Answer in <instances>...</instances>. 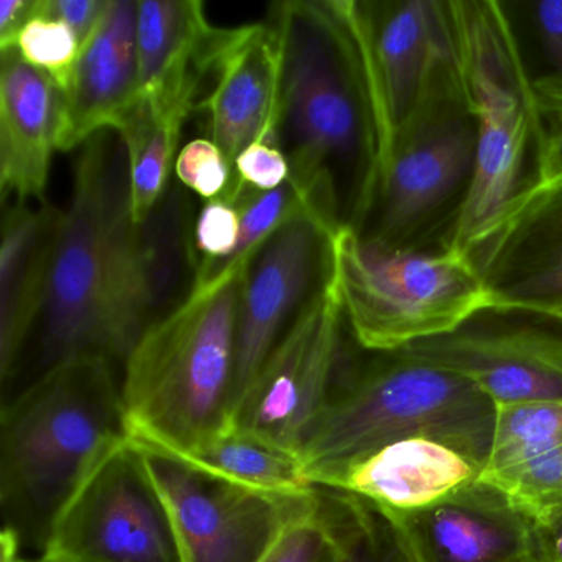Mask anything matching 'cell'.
I'll return each mask as SVG.
<instances>
[{"instance_id": "cell-1", "label": "cell", "mask_w": 562, "mask_h": 562, "mask_svg": "<svg viewBox=\"0 0 562 562\" xmlns=\"http://www.w3.org/2000/svg\"><path fill=\"white\" fill-rule=\"evenodd\" d=\"M159 321L134 220L126 146L116 131L80 147L44 312L11 380V400L48 371L85 358L126 363Z\"/></svg>"}, {"instance_id": "cell-2", "label": "cell", "mask_w": 562, "mask_h": 562, "mask_svg": "<svg viewBox=\"0 0 562 562\" xmlns=\"http://www.w3.org/2000/svg\"><path fill=\"white\" fill-rule=\"evenodd\" d=\"M269 18L281 37L276 144L328 228L360 232L380 179L381 137L347 0H291Z\"/></svg>"}, {"instance_id": "cell-3", "label": "cell", "mask_w": 562, "mask_h": 562, "mask_svg": "<svg viewBox=\"0 0 562 562\" xmlns=\"http://www.w3.org/2000/svg\"><path fill=\"white\" fill-rule=\"evenodd\" d=\"M130 440L116 364L101 358L61 364L4 401L0 499L22 548L42 555L71 496Z\"/></svg>"}, {"instance_id": "cell-4", "label": "cell", "mask_w": 562, "mask_h": 562, "mask_svg": "<svg viewBox=\"0 0 562 562\" xmlns=\"http://www.w3.org/2000/svg\"><path fill=\"white\" fill-rule=\"evenodd\" d=\"M246 269L192 289L131 351L121 390L137 446L182 456L228 427Z\"/></svg>"}, {"instance_id": "cell-5", "label": "cell", "mask_w": 562, "mask_h": 562, "mask_svg": "<svg viewBox=\"0 0 562 562\" xmlns=\"http://www.w3.org/2000/svg\"><path fill=\"white\" fill-rule=\"evenodd\" d=\"M364 353L347 364L302 443L312 482L378 447L414 437L449 443L485 472L496 420V403L485 391L404 350Z\"/></svg>"}, {"instance_id": "cell-6", "label": "cell", "mask_w": 562, "mask_h": 562, "mask_svg": "<svg viewBox=\"0 0 562 562\" xmlns=\"http://www.w3.org/2000/svg\"><path fill=\"white\" fill-rule=\"evenodd\" d=\"M457 67L476 123L472 189L450 238L469 256L535 183L538 150L532 81L508 9L498 0H450Z\"/></svg>"}, {"instance_id": "cell-7", "label": "cell", "mask_w": 562, "mask_h": 562, "mask_svg": "<svg viewBox=\"0 0 562 562\" xmlns=\"http://www.w3.org/2000/svg\"><path fill=\"white\" fill-rule=\"evenodd\" d=\"M476 140L475 117L456 58L391 144L373 205L355 233L393 249L449 248L472 189Z\"/></svg>"}, {"instance_id": "cell-8", "label": "cell", "mask_w": 562, "mask_h": 562, "mask_svg": "<svg viewBox=\"0 0 562 562\" xmlns=\"http://www.w3.org/2000/svg\"><path fill=\"white\" fill-rule=\"evenodd\" d=\"M334 269L361 350L396 351L449 334L493 302L469 256L386 248L350 228L335 233Z\"/></svg>"}, {"instance_id": "cell-9", "label": "cell", "mask_w": 562, "mask_h": 562, "mask_svg": "<svg viewBox=\"0 0 562 562\" xmlns=\"http://www.w3.org/2000/svg\"><path fill=\"white\" fill-rule=\"evenodd\" d=\"M140 450L172 521L182 562H262L291 526L317 512L318 486L307 495L256 492L169 453Z\"/></svg>"}, {"instance_id": "cell-10", "label": "cell", "mask_w": 562, "mask_h": 562, "mask_svg": "<svg viewBox=\"0 0 562 562\" xmlns=\"http://www.w3.org/2000/svg\"><path fill=\"white\" fill-rule=\"evenodd\" d=\"M54 562H182L166 505L133 440L108 453L52 526Z\"/></svg>"}, {"instance_id": "cell-11", "label": "cell", "mask_w": 562, "mask_h": 562, "mask_svg": "<svg viewBox=\"0 0 562 562\" xmlns=\"http://www.w3.org/2000/svg\"><path fill=\"white\" fill-rule=\"evenodd\" d=\"M345 330L331 269L233 407L228 427L301 456L308 430L330 400Z\"/></svg>"}, {"instance_id": "cell-12", "label": "cell", "mask_w": 562, "mask_h": 562, "mask_svg": "<svg viewBox=\"0 0 562 562\" xmlns=\"http://www.w3.org/2000/svg\"><path fill=\"white\" fill-rule=\"evenodd\" d=\"M473 381L496 406L562 403V312L490 302L452 331L401 348Z\"/></svg>"}, {"instance_id": "cell-13", "label": "cell", "mask_w": 562, "mask_h": 562, "mask_svg": "<svg viewBox=\"0 0 562 562\" xmlns=\"http://www.w3.org/2000/svg\"><path fill=\"white\" fill-rule=\"evenodd\" d=\"M347 8L376 111L381 170L397 134L456 65L450 0H347Z\"/></svg>"}, {"instance_id": "cell-14", "label": "cell", "mask_w": 562, "mask_h": 562, "mask_svg": "<svg viewBox=\"0 0 562 562\" xmlns=\"http://www.w3.org/2000/svg\"><path fill=\"white\" fill-rule=\"evenodd\" d=\"M335 229L311 213L274 233L246 269L236 325L232 411L334 269Z\"/></svg>"}, {"instance_id": "cell-15", "label": "cell", "mask_w": 562, "mask_h": 562, "mask_svg": "<svg viewBox=\"0 0 562 562\" xmlns=\"http://www.w3.org/2000/svg\"><path fill=\"white\" fill-rule=\"evenodd\" d=\"M387 516L411 562H549L538 516L486 480L427 508Z\"/></svg>"}, {"instance_id": "cell-16", "label": "cell", "mask_w": 562, "mask_h": 562, "mask_svg": "<svg viewBox=\"0 0 562 562\" xmlns=\"http://www.w3.org/2000/svg\"><path fill=\"white\" fill-rule=\"evenodd\" d=\"M469 258L493 302L562 312V183H532Z\"/></svg>"}, {"instance_id": "cell-17", "label": "cell", "mask_w": 562, "mask_h": 562, "mask_svg": "<svg viewBox=\"0 0 562 562\" xmlns=\"http://www.w3.org/2000/svg\"><path fill=\"white\" fill-rule=\"evenodd\" d=\"M210 93L200 108L209 113L212 140L232 167L258 140L276 144L281 93V37L271 18L223 29Z\"/></svg>"}, {"instance_id": "cell-18", "label": "cell", "mask_w": 562, "mask_h": 562, "mask_svg": "<svg viewBox=\"0 0 562 562\" xmlns=\"http://www.w3.org/2000/svg\"><path fill=\"white\" fill-rule=\"evenodd\" d=\"M58 150L80 149L104 131H120L139 97L137 2L108 0L61 90Z\"/></svg>"}, {"instance_id": "cell-19", "label": "cell", "mask_w": 562, "mask_h": 562, "mask_svg": "<svg viewBox=\"0 0 562 562\" xmlns=\"http://www.w3.org/2000/svg\"><path fill=\"white\" fill-rule=\"evenodd\" d=\"M483 475V467L449 443L396 440L315 476V486L358 496L387 515L417 512Z\"/></svg>"}, {"instance_id": "cell-20", "label": "cell", "mask_w": 562, "mask_h": 562, "mask_svg": "<svg viewBox=\"0 0 562 562\" xmlns=\"http://www.w3.org/2000/svg\"><path fill=\"white\" fill-rule=\"evenodd\" d=\"M222 31L199 0L137 2L139 98L189 117L212 78Z\"/></svg>"}, {"instance_id": "cell-21", "label": "cell", "mask_w": 562, "mask_h": 562, "mask_svg": "<svg viewBox=\"0 0 562 562\" xmlns=\"http://www.w3.org/2000/svg\"><path fill=\"white\" fill-rule=\"evenodd\" d=\"M64 93L18 48L0 52V192L2 202L44 200L58 150Z\"/></svg>"}, {"instance_id": "cell-22", "label": "cell", "mask_w": 562, "mask_h": 562, "mask_svg": "<svg viewBox=\"0 0 562 562\" xmlns=\"http://www.w3.org/2000/svg\"><path fill=\"white\" fill-rule=\"evenodd\" d=\"M65 212L42 200L12 202L2 213L0 245V378L18 370L44 312Z\"/></svg>"}, {"instance_id": "cell-23", "label": "cell", "mask_w": 562, "mask_h": 562, "mask_svg": "<svg viewBox=\"0 0 562 562\" xmlns=\"http://www.w3.org/2000/svg\"><path fill=\"white\" fill-rule=\"evenodd\" d=\"M187 465L256 492L307 495L317 486L297 453L226 427L182 456Z\"/></svg>"}, {"instance_id": "cell-24", "label": "cell", "mask_w": 562, "mask_h": 562, "mask_svg": "<svg viewBox=\"0 0 562 562\" xmlns=\"http://www.w3.org/2000/svg\"><path fill=\"white\" fill-rule=\"evenodd\" d=\"M186 123L187 117L137 97L123 126L116 131L126 146L136 223H143L154 212L170 187Z\"/></svg>"}, {"instance_id": "cell-25", "label": "cell", "mask_w": 562, "mask_h": 562, "mask_svg": "<svg viewBox=\"0 0 562 562\" xmlns=\"http://www.w3.org/2000/svg\"><path fill=\"white\" fill-rule=\"evenodd\" d=\"M321 512L338 562H411L396 522L358 496L318 486Z\"/></svg>"}, {"instance_id": "cell-26", "label": "cell", "mask_w": 562, "mask_h": 562, "mask_svg": "<svg viewBox=\"0 0 562 562\" xmlns=\"http://www.w3.org/2000/svg\"><path fill=\"white\" fill-rule=\"evenodd\" d=\"M559 447H562V403L499 404L492 452L483 473L522 465Z\"/></svg>"}, {"instance_id": "cell-27", "label": "cell", "mask_w": 562, "mask_h": 562, "mask_svg": "<svg viewBox=\"0 0 562 562\" xmlns=\"http://www.w3.org/2000/svg\"><path fill=\"white\" fill-rule=\"evenodd\" d=\"M15 48L31 67L47 74L64 90L80 57L81 44L67 24L37 11L19 34Z\"/></svg>"}, {"instance_id": "cell-28", "label": "cell", "mask_w": 562, "mask_h": 562, "mask_svg": "<svg viewBox=\"0 0 562 562\" xmlns=\"http://www.w3.org/2000/svg\"><path fill=\"white\" fill-rule=\"evenodd\" d=\"M480 479L495 483L515 496L538 518L562 512V447L522 465L483 473Z\"/></svg>"}, {"instance_id": "cell-29", "label": "cell", "mask_w": 562, "mask_h": 562, "mask_svg": "<svg viewBox=\"0 0 562 562\" xmlns=\"http://www.w3.org/2000/svg\"><path fill=\"white\" fill-rule=\"evenodd\" d=\"M538 150L535 186L562 183V77L548 74L532 81Z\"/></svg>"}, {"instance_id": "cell-30", "label": "cell", "mask_w": 562, "mask_h": 562, "mask_svg": "<svg viewBox=\"0 0 562 562\" xmlns=\"http://www.w3.org/2000/svg\"><path fill=\"white\" fill-rule=\"evenodd\" d=\"M176 176L180 186L200 199H222L233 183V167L212 139H193L179 150Z\"/></svg>"}, {"instance_id": "cell-31", "label": "cell", "mask_w": 562, "mask_h": 562, "mask_svg": "<svg viewBox=\"0 0 562 562\" xmlns=\"http://www.w3.org/2000/svg\"><path fill=\"white\" fill-rule=\"evenodd\" d=\"M239 233H241V215L235 203L226 199L205 202L193 223L195 271L199 266L225 261L235 251Z\"/></svg>"}, {"instance_id": "cell-32", "label": "cell", "mask_w": 562, "mask_h": 562, "mask_svg": "<svg viewBox=\"0 0 562 562\" xmlns=\"http://www.w3.org/2000/svg\"><path fill=\"white\" fill-rule=\"evenodd\" d=\"M291 180V164L278 144L258 140L241 150L233 166L229 190L245 189L271 192ZM226 192V193H228Z\"/></svg>"}, {"instance_id": "cell-33", "label": "cell", "mask_w": 562, "mask_h": 562, "mask_svg": "<svg viewBox=\"0 0 562 562\" xmlns=\"http://www.w3.org/2000/svg\"><path fill=\"white\" fill-rule=\"evenodd\" d=\"M330 544V535L318 508L314 515L295 522L281 536L262 562H321Z\"/></svg>"}, {"instance_id": "cell-34", "label": "cell", "mask_w": 562, "mask_h": 562, "mask_svg": "<svg viewBox=\"0 0 562 562\" xmlns=\"http://www.w3.org/2000/svg\"><path fill=\"white\" fill-rule=\"evenodd\" d=\"M528 19L551 74L562 77V0L531 2Z\"/></svg>"}, {"instance_id": "cell-35", "label": "cell", "mask_w": 562, "mask_h": 562, "mask_svg": "<svg viewBox=\"0 0 562 562\" xmlns=\"http://www.w3.org/2000/svg\"><path fill=\"white\" fill-rule=\"evenodd\" d=\"M108 0H38V14L57 19L74 31L81 47L103 18Z\"/></svg>"}, {"instance_id": "cell-36", "label": "cell", "mask_w": 562, "mask_h": 562, "mask_svg": "<svg viewBox=\"0 0 562 562\" xmlns=\"http://www.w3.org/2000/svg\"><path fill=\"white\" fill-rule=\"evenodd\" d=\"M38 0H2L0 2V52L15 48L19 34L37 12Z\"/></svg>"}, {"instance_id": "cell-37", "label": "cell", "mask_w": 562, "mask_h": 562, "mask_svg": "<svg viewBox=\"0 0 562 562\" xmlns=\"http://www.w3.org/2000/svg\"><path fill=\"white\" fill-rule=\"evenodd\" d=\"M544 535L549 562H562V512H552L539 518Z\"/></svg>"}, {"instance_id": "cell-38", "label": "cell", "mask_w": 562, "mask_h": 562, "mask_svg": "<svg viewBox=\"0 0 562 562\" xmlns=\"http://www.w3.org/2000/svg\"><path fill=\"white\" fill-rule=\"evenodd\" d=\"M0 562H54L50 559L44 558V555H37V558H25L21 555L18 546L4 544L0 548Z\"/></svg>"}, {"instance_id": "cell-39", "label": "cell", "mask_w": 562, "mask_h": 562, "mask_svg": "<svg viewBox=\"0 0 562 562\" xmlns=\"http://www.w3.org/2000/svg\"><path fill=\"white\" fill-rule=\"evenodd\" d=\"M321 562H338L337 561V549H335L334 541L330 538V544H328L327 551H325L324 558L321 559Z\"/></svg>"}]
</instances>
